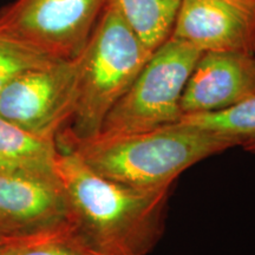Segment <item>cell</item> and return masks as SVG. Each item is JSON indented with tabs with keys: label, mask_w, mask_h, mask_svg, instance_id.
I'll list each match as a JSON object with an SVG mask.
<instances>
[{
	"label": "cell",
	"mask_w": 255,
	"mask_h": 255,
	"mask_svg": "<svg viewBox=\"0 0 255 255\" xmlns=\"http://www.w3.org/2000/svg\"><path fill=\"white\" fill-rule=\"evenodd\" d=\"M57 174L73 225L101 250L148 255L161 240L171 187L142 189L119 183L96 173L70 150H59Z\"/></svg>",
	"instance_id": "1"
},
{
	"label": "cell",
	"mask_w": 255,
	"mask_h": 255,
	"mask_svg": "<svg viewBox=\"0 0 255 255\" xmlns=\"http://www.w3.org/2000/svg\"><path fill=\"white\" fill-rule=\"evenodd\" d=\"M231 148L222 137L183 122L58 146L75 152L102 176L142 189L173 187L187 169Z\"/></svg>",
	"instance_id": "2"
},
{
	"label": "cell",
	"mask_w": 255,
	"mask_h": 255,
	"mask_svg": "<svg viewBox=\"0 0 255 255\" xmlns=\"http://www.w3.org/2000/svg\"><path fill=\"white\" fill-rule=\"evenodd\" d=\"M151 53L107 5L78 57V77L71 116L56 137L57 145L89 139L135 81Z\"/></svg>",
	"instance_id": "3"
},
{
	"label": "cell",
	"mask_w": 255,
	"mask_h": 255,
	"mask_svg": "<svg viewBox=\"0 0 255 255\" xmlns=\"http://www.w3.org/2000/svg\"><path fill=\"white\" fill-rule=\"evenodd\" d=\"M201 51L170 37L146 60L97 135L141 132L180 122L182 96Z\"/></svg>",
	"instance_id": "4"
},
{
	"label": "cell",
	"mask_w": 255,
	"mask_h": 255,
	"mask_svg": "<svg viewBox=\"0 0 255 255\" xmlns=\"http://www.w3.org/2000/svg\"><path fill=\"white\" fill-rule=\"evenodd\" d=\"M108 0H15L0 12V33L53 59L78 58Z\"/></svg>",
	"instance_id": "5"
},
{
	"label": "cell",
	"mask_w": 255,
	"mask_h": 255,
	"mask_svg": "<svg viewBox=\"0 0 255 255\" xmlns=\"http://www.w3.org/2000/svg\"><path fill=\"white\" fill-rule=\"evenodd\" d=\"M78 58L55 59L18 75L0 94V117L56 138L73 110Z\"/></svg>",
	"instance_id": "6"
},
{
	"label": "cell",
	"mask_w": 255,
	"mask_h": 255,
	"mask_svg": "<svg viewBox=\"0 0 255 255\" xmlns=\"http://www.w3.org/2000/svg\"><path fill=\"white\" fill-rule=\"evenodd\" d=\"M71 220L58 174L0 169V229L7 239L41 234Z\"/></svg>",
	"instance_id": "7"
},
{
	"label": "cell",
	"mask_w": 255,
	"mask_h": 255,
	"mask_svg": "<svg viewBox=\"0 0 255 255\" xmlns=\"http://www.w3.org/2000/svg\"><path fill=\"white\" fill-rule=\"evenodd\" d=\"M170 37L201 52L255 53V6L241 0H182Z\"/></svg>",
	"instance_id": "8"
},
{
	"label": "cell",
	"mask_w": 255,
	"mask_h": 255,
	"mask_svg": "<svg viewBox=\"0 0 255 255\" xmlns=\"http://www.w3.org/2000/svg\"><path fill=\"white\" fill-rule=\"evenodd\" d=\"M255 95V53H201L182 96V116L228 109Z\"/></svg>",
	"instance_id": "9"
},
{
	"label": "cell",
	"mask_w": 255,
	"mask_h": 255,
	"mask_svg": "<svg viewBox=\"0 0 255 255\" xmlns=\"http://www.w3.org/2000/svg\"><path fill=\"white\" fill-rule=\"evenodd\" d=\"M58 155L56 138L38 136L0 117V169L57 174Z\"/></svg>",
	"instance_id": "10"
},
{
	"label": "cell",
	"mask_w": 255,
	"mask_h": 255,
	"mask_svg": "<svg viewBox=\"0 0 255 255\" xmlns=\"http://www.w3.org/2000/svg\"><path fill=\"white\" fill-rule=\"evenodd\" d=\"M182 0H108L149 52L171 36Z\"/></svg>",
	"instance_id": "11"
},
{
	"label": "cell",
	"mask_w": 255,
	"mask_h": 255,
	"mask_svg": "<svg viewBox=\"0 0 255 255\" xmlns=\"http://www.w3.org/2000/svg\"><path fill=\"white\" fill-rule=\"evenodd\" d=\"M0 255H113L85 238L70 221L52 231L0 241Z\"/></svg>",
	"instance_id": "12"
},
{
	"label": "cell",
	"mask_w": 255,
	"mask_h": 255,
	"mask_svg": "<svg viewBox=\"0 0 255 255\" xmlns=\"http://www.w3.org/2000/svg\"><path fill=\"white\" fill-rule=\"evenodd\" d=\"M180 122L197 127L255 155V95L228 109L212 114L186 115Z\"/></svg>",
	"instance_id": "13"
},
{
	"label": "cell",
	"mask_w": 255,
	"mask_h": 255,
	"mask_svg": "<svg viewBox=\"0 0 255 255\" xmlns=\"http://www.w3.org/2000/svg\"><path fill=\"white\" fill-rule=\"evenodd\" d=\"M55 60L14 38L0 33V94L18 75Z\"/></svg>",
	"instance_id": "14"
},
{
	"label": "cell",
	"mask_w": 255,
	"mask_h": 255,
	"mask_svg": "<svg viewBox=\"0 0 255 255\" xmlns=\"http://www.w3.org/2000/svg\"><path fill=\"white\" fill-rule=\"evenodd\" d=\"M241 1H244V2H247V4H250V5H253V6H255V0H241Z\"/></svg>",
	"instance_id": "15"
},
{
	"label": "cell",
	"mask_w": 255,
	"mask_h": 255,
	"mask_svg": "<svg viewBox=\"0 0 255 255\" xmlns=\"http://www.w3.org/2000/svg\"><path fill=\"white\" fill-rule=\"evenodd\" d=\"M6 239H7V238L5 237L4 233H2V232H1V229H0V240H6Z\"/></svg>",
	"instance_id": "16"
},
{
	"label": "cell",
	"mask_w": 255,
	"mask_h": 255,
	"mask_svg": "<svg viewBox=\"0 0 255 255\" xmlns=\"http://www.w3.org/2000/svg\"><path fill=\"white\" fill-rule=\"evenodd\" d=\"M0 241H1V240H0Z\"/></svg>",
	"instance_id": "17"
}]
</instances>
